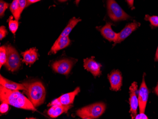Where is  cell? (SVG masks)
<instances>
[{"label": "cell", "instance_id": "5", "mask_svg": "<svg viewBox=\"0 0 158 119\" xmlns=\"http://www.w3.org/2000/svg\"><path fill=\"white\" fill-rule=\"evenodd\" d=\"M7 60L5 66L8 70L16 71L21 66V60L18 52L11 45L6 47Z\"/></svg>", "mask_w": 158, "mask_h": 119}, {"label": "cell", "instance_id": "27", "mask_svg": "<svg viewBox=\"0 0 158 119\" xmlns=\"http://www.w3.org/2000/svg\"><path fill=\"white\" fill-rule=\"evenodd\" d=\"M135 119H148V117L145 115L144 113H140V114L136 115L135 117Z\"/></svg>", "mask_w": 158, "mask_h": 119}, {"label": "cell", "instance_id": "10", "mask_svg": "<svg viewBox=\"0 0 158 119\" xmlns=\"http://www.w3.org/2000/svg\"><path fill=\"white\" fill-rule=\"evenodd\" d=\"M140 25L141 23L136 21H134L133 23L127 24L123 30L118 33L117 40L114 42V46L118 43H121V42L126 40L133 32L137 30Z\"/></svg>", "mask_w": 158, "mask_h": 119}, {"label": "cell", "instance_id": "8", "mask_svg": "<svg viewBox=\"0 0 158 119\" xmlns=\"http://www.w3.org/2000/svg\"><path fill=\"white\" fill-rule=\"evenodd\" d=\"M138 85L137 82H134L131 84L129 88L130 90V98H129V103H130V110L131 117L132 119H135V116L137 115V108L139 105L138 99L136 95Z\"/></svg>", "mask_w": 158, "mask_h": 119}, {"label": "cell", "instance_id": "6", "mask_svg": "<svg viewBox=\"0 0 158 119\" xmlns=\"http://www.w3.org/2000/svg\"><path fill=\"white\" fill-rule=\"evenodd\" d=\"M76 60L64 59L56 61L52 64L53 70L60 74H69L71 72L73 66L76 62Z\"/></svg>", "mask_w": 158, "mask_h": 119}, {"label": "cell", "instance_id": "16", "mask_svg": "<svg viewBox=\"0 0 158 119\" xmlns=\"http://www.w3.org/2000/svg\"><path fill=\"white\" fill-rule=\"evenodd\" d=\"M73 106V105H53L48 110V114L51 118H56L63 113H67Z\"/></svg>", "mask_w": 158, "mask_h": 119}, {"label": "cell", "instance_id": "2", "mask_svg": "<svg viewBox=\"0 0 158 119\" xmlns=\"http://www.w3.org/2000/svg\"><path fill=\"white\" fill-rule=\"evenodd\" d=\"M26 90L25 93L35 107H38L44 103L46 98V89L40 82L24 83Z\"/></svg>", "mask_w": 158, "mask_h": 119}, {"label": "cell", "instance_id": "32", "mask_svg": "<svg viewBox=\"0 0 158 119\" xmlns=\"http://www.w3.org/2000/svg\"><path fill=\"white\" fill-rule=\"evenodd\" d=\"M81 0H75V3L76 5H78L79 4V2H80Z\"/></svg>", "mask_w": 158, "mask_h": 119}, {"label": "cell", "instance_id": "15", "mask_svg": "<svg viewBox=\"0 0 158 119\" xmlns=\"http://www.w3.org/2000/svg\"><path fill=\"white\" fill-rule=\"evenodd\" d=\"M0 85L11 90H26L24 83H19L11 81L0 75Z\"/></svg>", "mask_w": 158, "mask_h": 119}, {"label": "cell", "instance_id": "24", "mask_svg": "<svg viewBox=\"0 0 158 119\" xmlns=\"http://www.w3.org/2000/svg\"><path fill=\"white\" fill-rule=\"evenodd\" d=\"M31 51V64H33L38 59V49L35 48H31L30 49Z\"/></svg>", "mask_w": 158, "mask_h": 119}, {"label": "cell", "instance_id": "11", "mask_svg": "<svg viewBox=\"0 0 158 119\" xmlns=\"http://www.w3.org/2000/svg\"><path fill=\"white\" fill-rule=\"evenodd\" d=\"M84 67L88 71L90 72L95 77L99 76L102 74L100 70L102 65L98 63L94 60V57L87 58L83 60Z\"/></svg>", "mask_w": 158, "mask_h": 119}, {"label": "cell", "instance_id": "18", "mask_svg": "<svg viewBox=\"0 0 158 119\" xmlns=\"http://www.w3.org/2000/svg\"><path fill=\"white\" fill-rule=\"evenodd\" d=\"M10 8L15 19L19 20L20 18L21 13L19 10L18 0H13L10 4Z\"/></svg>", "mask_w": 158, "mask_h": 119}, {"label": "cell", "instance_id": "33", "mask_svg": "<svg viewBox=\"0 0 158 119\" xmlns=\"http://www.w3.org/2000/svg\"><path fill=\"white\" fill-rule=\"evenodd\" d=\"M60 2H65L67 1V0H58Z\"/></svg>", "mask_w": 158, "mask_h": 119}, {"label": "cell", "instance_id": "23", "mask_svg": "<svg viewBox=\"0 0 158 119\" xmlns=\"http://www.w3.org/2000/svg\"><path fill=\"white\" fill-rule=\"evenodd\" d=\"M9 3L5 2L2 0L0 1V16L1 18H2L4 16V12H5L6 10L8 7Z\"/></svg>", "mask_w": 158, "mask_h": 119}, {"label": "cell", "instance_id": "12", "mask_svg": "<svg viewBox=\"0 0 158 119\" xmlns=\"http://www.w3.org/2000/svg\"><path fill=\"white\" fill-rule=\"evenodd\" d=\"M108 79L110 83L111 89L114 91L119 90L122 85V76L118 70L112 71L108 74Z\"/></svg>", "mask_w": 158, "mask_h": 119}, {"label": "cell", "instance_id": "30", "mask_svg": "<svg viewBox=\"0 0 158 119\" xmlns=\"http://www.w3.org/2000/svg\"><path fill=\"white\" fill-rule=\"evenodd\" d=\"M155 61H158V47L156 50V54H155Z\"/></svg>", "mask_w": 158, "mask_h": 119}, {"label": "cell", "instance_id": "1", "mask_svg": "<svg viewBox=\"0 0 158 119\" xmlns=\"http://www.w3.org/2000/svg\"><path fill=\"white\" fill-rule=\"evenodd\" d=\"M0 101L11 106L25 110L36 111L31 102L19 90H11L0 85Z\"/></svg>", "mask_w": 158, "mask_h": 119}, {"label": "cell", "instance_id": "13", "mask_svg": "<svg viewBox=\"0 0 158 119\" xmlns=\"http://www.w3.org/2000/svg\"><path fill=\"white\" fill-rule=\"evenodd\" d=\"M111 25V23H107L104 26L97 27V29L100 32L104 38L109 41L114 43L117 40L118 33L112 30Z\"/></svg>", "mask_w": 158, "mask_h": 119}, {"label": "cell", "instance_id": "21", "mask_svg": "<svg viewBox=\"0 0 158 119\" xmlns=\"http://www.w3.org/2000/svg\"><path fill=\"white\" fill-rule=\"evenodd\" d=\"M144 19L150 22L151 26L152 28L158 27V16L145 15Z\"/></svg>", "mask_w": 158, "mask_h": 119}, {"label": "cell", "instance_id": "14", "mask_svg": "<svg viewBox=\"0 0 158 119\" xmlns=\"http://www.w3.org/2000/svg\"><path fill=\"white\" fill-rule=\"evenodd\" d=\"M71 40L68 36H59L51 48L49 54H56L59 50L68 47L71 44Z\"/></svg>", "mask_w": 158, "mask_h": 119}, {"label": "cell", "instance_id": "19", "mask_svg": "<svg viewBox=\"0 0 158 119\" xmlns=\"http://www.w3.org/2000/svg\"><path fill=\"white\" fill-rule=\"evenodd\" d=\"M8 22L9 28L10 30L13 34H15L18 29V20H16V19L14 20L13 19V17L10 16Z\"/></svg>", "mask_w": 158, "mask_h": 119}, {"label": "cell", "instance_id": "31", "mask_svg": "<svg viewBox=\"0 0 158 119\" xmlns=\"http://www.w3.org/2000/svg\"><path fill=\"white\" fill-rule=\"evenodd\" d=\"M154 92H155V93H156V95L158 96V83L157 86H156V87L155 88V89H154Z\"/></svg>", "mask_w": 158, "mask_h": 119}, {"label": "cell", "instance_id": "3", "mask_svg": "<svg viewBox=\"0 0 158 119\" xmlns=\"http://www.w3.org/2000/svg\"><path fill=\"white\" fill-rule=\"evenodd\" d=\"M106 108L104 103H95L79 109L76 112V115L83 119H97L102 115Z\"/></svg>", "mask_w": 158, "mask_h": 119}, {"label": "cell", "instance_id": "22", "mask_svg": "<svg viewBox=\"0 0 158 119\" xmlns=\"http://www.w3.org/2000/svg\"><path fill=\"white\" fill-rule=\"evenodd\" d=\"M21 55H23V62H25L27 65L31 64V55L30 49L21 53Z\"/></svg>", "mask_w": 158, "mask_h": 119}, {"label": "cell", "instance_id": "9", "mask_svg": "<svg viewBox=\"0 0 158 119\" xmlns=\"http://www.w3.org/2000/svg\"><path fill=\"white\" fill-rule=\"evenodd\" d=\"M143 76V77L139 89L138 98L140 113H145V108L149 96V90L145 83L144 75Z\"/></svg>", "mask_w": 158, "mask_h": 119}, {"label": "cell", "instance_id": "25", "mask_svg": "<svg viewBox=\"0 0 158 119\" xmlns=\"http://www.w3.org/2000/svg\"><path fill=\"white\" fill-rule=\"evenodd\" d=\"M8 34V32L6 29V28L4 26H2L0 27V40H2L4 39Z\"/></svg>", "mask_w": 158, "mask_h": 119}, {"label": "cell", "instance_id": "20", "mask_svg": "<svg viewBox=\"0 0 158 119\" xmlns=\"http://www.w3.org/2000/svg\"><path fill=\"white\" fill-rule=\"evenodd\" d=\"M7 60V50L6 47L2 46L0 48V68L5 65Z\"/></svg>", "mask_w": 158, "mask_h": 119}, {"label": "cell", "instance_id": "4", "mask_svg": "<svg viewBox=\"0 0 158 119\" xmlns=\"http://www.w3.org/2000/svg\"><path fill=\"white\" fill-rule=\"evenodd\" d=\"M106 8L109 17L113 22H120L132 18L123 10L115 0H106Z\"/></svg>", "mask_w": 158, "mask_h": 119}, {"label": "cell", "instance_id": "28", "mask_svg": "<svg viewBox=\"0 0 158 119\" xmlns=\"http://www.w3.org/2000/svg\"><path fill=\"white\" fill-rule=\"evenodd\" d=\"M127 3L129 7L131 8V9H135V7H134V0H126Z\"/></svg>", "mask_w": 158, "mask_h": 119}, {"label": "cell", "instance_id": "17", "mask_svg": "<svg viewBox=\"0 0 158 119\" xmlns=\"http://www.w3.org/2000/svg\"><path fill=\"white\" fill-rule=\"evenodd\" d=\"M81 19L80 18H76L75 17L71 19L68 23V24L66 27L63 30L62 32L60 35V37H64V36H68L69 34L72 31L73 29L76 26V25L81 21Z\"/></svg>", "mask_w": 158, "mask_h": 119}, {"label": "cell", "instance_id": "26", "mask_svg": "<svg viewBox=\"0 0 158 119\" xmlns=\"http://www.w3.org/2000/svg\"><path fill=\"white\" fill-rule=\"evenodd\" d=\"M9 110V104L6 103H2L0 105V112L1 113H5Z\"/></svg>", "mask_w": 158, "mask_h": 119}, {"label": "cell", "instance_id": "7", "mask_svg": "<svg viewBox=\"0 0 158 119\" xmlns=\"http://www.w3.org/2000/svg\"><path fill=\"white\" fill-rule=\"evenodd\" d=\"M80 92V88L79 87L76 88L73 92L64 94L58 98L53 100L48 104V106L51 107L53 105H72L74 102L75 96Z\"/></svg>", "mask_w": 158, "mask_h": 119}, {"label": "cell", "instance_id": "29", "mask_svg": "<svg viewBox=\"0 0 158 119\" xmlns=\"http://www.w3.org/2000/svg\"><path fill=\"white\" fill-rule=\"evenodd\" d=\"M40 1H41V0H27V6L31 5V4H32V3L38 2Z\"/></svg>", "mask_w": 158, "mask_h": 119}]
</instances>
